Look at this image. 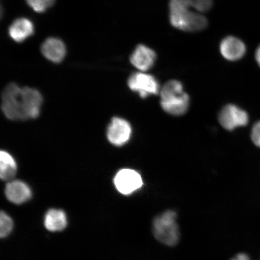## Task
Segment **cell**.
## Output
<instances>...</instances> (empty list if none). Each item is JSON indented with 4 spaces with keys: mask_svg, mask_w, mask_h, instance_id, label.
<instances>
[{
    "mask_svg": "<svg viewBox=\"0 0 260 260\" xmlns=\"http://www.w3.org/2000/svg\"><path fill=\"white\" fill-rule=\"evenodd\" d=\"M157 55L151 48L139 44L130 56V61L133 66L142 71L150 70L154 64Z\"/></svg>",
    "mask_w": 260,
    "mask_h": 260,
    "instance_id": "9",
    "label": "cell"
},
{
    "mask_svg": "<svg viewBox=\"0 0 260 260\" xmlns=\"http://www.w3.org/2000/svg\"><path fill=\"white\" fill-rule=\"evenodd\" d=\"M42 103L41 94L30 87L9 84L2 94L3 113L13 121H25L40 115Z\"/></svg>",
    "mask_w": 260,
    "mask_h": 260,
    "instance_id": "1",
    "label": "cell"
},
{
    "mask_svg": "<svg viewBox=\"0 0 260 260\" xmlns=\"http://www.w3.org/2000/svg\"><path fill=\"white\" fill-rule=\"evenodd\" d=\"M230 260H251L250 259L249 256L246 255V253H240L236 256H234L233 258Z\"/></svg>",
    "mask_w": 260,
    "mask_h": 260,
    "instance_id": "20",
    "label": "cell"
},
{
    "mask_svg": "<svg viewBox=\"0 0 260 260\" xmlns=\"http://www.w3.org/2000/svg\"><path fill=\"white\" fill-rule=\"evenodd\" d=\"M17 166L14 158L8 152L2 151L0 154V177L3 181H10L15 176Z\"/></svg>",
    "mask_w": 260,
    "mask_h": 260,
    "instance_id": "15",
    "label": "cell"
},
{
    "mask_svg": "<svg viewBox=\"0 0 260 260\" xmlns=\"http://www.w3.org/2000/svg\"><path fill=\"white\" fill-rule=\"evenodd\" d=\"M170 20L174 27L185 31L194 32L204 30L208 22L200 12L191 11L173 2L170 1Z\"/></svg>",
    "mask_w": 260,
    "mask_h": 260,
    "instance_id": "4",
    "label": "cell"
},
{
    "mask_svg": "<svg viewBox=\"0 0 260 260\" xmlns=\"http://www.w3.org/2000/svg\"><path fill=\"white\" fill-rule=\"evenodd\" d=\"M177 216L175 211L168 210L154 217L152 230L157 241L168 246L177 245L180 238Z\"/></svg>",
    "mask_w": 260,
    "mask_h": 260,
    "instance_id": "2",
    "label": "cell"
},
{
    "mask_svg": "<svg viewBox=\"0 0 260 260\" xmlns=\"http://www.w3.org/2000/svg\"><path fill=\"white\" fill-rule=\"evenodd\" d=\"M5 194L9 201L19 205L30 200L32 193L30 188L24 182L14 180L6 185Z\"/></svg>",
    "mask_w": 260,
    "mask_h": 260,
    "instance_id": "11",
    "label": "cell"
},
{
    "mask_svg": "<svg viewBox=\"0 0 260 260\" xmlns=\"http://www.w3.org/2000/svg\"><path fill=\"white\" fill-rule=\"evenodd\" d=\"M35 27L28 19L22 18L16 19L10 26L9 34L13 40L22 42L34 35Z\"/></svg>",
    "mask_w": 260,
    "mask_h": 260,
    "instance_id": "13",
    "label": "cell"
},
{
    "mask_svg": "<svg viewBox=\"0 0 260 260\" xmlns=\"http://www.w3.org/2000/svg\"><path fill=\"white\" fill-rule=\"evenodd\" d=\"M251 139L253 144L260 148V121L256 122L253 126Z\"/></svg>",
    "mask_w": 260,
    "mask_h": 260,
    "instance_id": "19",
    "label": "cell"
},
{
    "mask_svg": "<svg viewBox=\"0 0 260 260\" xmlns=\"http://www.w3.org/2000/svg\"><path fill=\"white\" fill-rule=\"evenodd\" d=\"M161 106L162 109L172 115L180 116L187 112L189 97L183 90L180 81L171 80L160 90Z\"/></svg>",
    "mask_w": 260,
    "mask_h": 260,
    "instance_id": "3",
    "label": "cell"
},
{
    "mask_svg": "<svg viewBox=\"0 0 260 260\" xmlns=\"http://www.w3.org/2000/svg\"><path fill=\"white\" fill-rule=\"evenodd\" d=\"M220 50L221 54L226 59L236 61L245 56L246 48L245 44L239 39L228 37L221 42Z\"/></svg>",
    "mask_w": 260,
    "mask_h": 260,
    "instance_id": "10",
    "label": "cell"
},
{
    "mask_svg": "<svg viewBox=\"0 0 260 260\" xmlns=\"http://www.w3.org/2000/svg\"><path fill=\"white\" fill-rule=\"evenodd\" d=\"M129 89L139 93L145 99L149 95H156L159 92L157 81L151 75L137 73L132 75L128 81Z\"/></svg>",
    "mask_w": 260,
    "mask_h": 260,
    "instance_id": "5",
    "label": "cell"
},
{
    "mask_svg": "<svg viewBox=\"0 0 260 260\" xmlns=\"http://www.w3.org/2000/svg\"><path fill=\"white\" fill-rule=\"evenodd\" d=\"M220 125L232 131L239 126H246L249 122L248 114L239 107L230 105L223 107L219 115Z\"/></svg>",
    "mask_w": 260,
    "mask_h": 260,
    "instance_id": "7",
    "label": "cell"
},
{
    "mask_svg": "<svg viewBox=\"0 0 260 260\" xmlns=\"http://www.w3.org/2000/svg\"><path fill=\"white\" fill-rule=\"evenodd\" d=\"M255 59L260 67V45L255 52Z\"/></svg>",
    "mask_w": 260,
    "mask_h": 260,
    "instance_id": "21",
    "label": "cell"
},
{
    "mask_svg": "<svg viewBox=\"0 0 260 260\" xmlns=\"http://www.w3.org/2000/svg\"><path fill=\"white\" fill-rule=\"evenodd\" d=\"M114 184L119 193L128 195L142 186V179L135 170L123 169L119 171L114 178Z\"/></svg>",
    "mask_w": 260,
    "mask_h": 260,
    "instance_id": "6",
    "label": "cell"
},
{
    "mask_svg": "<svg viewBox=\"0 0 260 260\" xmlns=\"http://www.w3.org/2000/svg\"><path fill=\"white\" fill-rule=\"evenodd\" d=\"M56 0H26L27 4L34 11L42 13L54 5Z\"/></svg>",
    "mask_w": 260,
    "mask_h": 260,
    "instance_id": "18",
    "label": "cell"
},
{
    "mask_svg": "<svg viewBox=\"0 0 260 260\" xmlns=\"http://www.w3.org/2000/svg\"><path fill=\"white\" fill-rule=\"evenodd\" d=\"M132 131L131 125L126 120L114 118L107 129V138L112 144L122 146L129 141Z\"/></svg>",
    "mask_w": 260,
    "mask_h": 260,
    "instance_id": "8",
    "label": "cell"
},
{
    "mask_svg": "<svg viewBox=\"0 0 260 260\" xmlns=\"http://www.w3.org/2000/svg\"><path fill=\"white\" fill-rule=\"evenodd\" d=\"M44 225L50 232H60L67 226V218L64 211L51 209L45 216Z\"/></svg>",
    "mask_w": 260,
    "mask_h": 260,
    "instance_id": "14",
    "label": "cell"
},
{
    "mask_svg": "<svg viewBox=\"0 0 260 260\" xmlns=\"http://www.w3.org/2000/svg\"><path fill=\"white\" fill-rule=\"evenodd\" d=\"M188 9H193L198 12L209 11L212 7L213 0H171Z\"/></svg>",
    "mask_w": 260,
    "mask_h": 260,
    "instance_id": "16",
    "label": "cell"
},
{
    "mask_svg": "<svg viewBox=\"0 0 260 260\" xmlns=\"http://www.w3.org/2000/svg\"><path fill=\"white\" fill-rule=\"evenodd\" d=\"M14 223L11 217L4 211H2L0 214V236L5 238L11 233Z\"/></svg>",
    "mask_w": 260,
    "mask_h": 260,
    "instance_id": "17",
    "label": "cell"
},
{
    "mask_svg": "<svg viewBox=\"0 0 260 260\" xmlns=\"http://www.w3.org/2000/svg\"><path fill=\"white\" fill-rule=\"evenodd\" d=\"M42 54L52 62L60 63L67 53L66 47L59 39L48 38L41 46Z\"/></svg>",
    "mask_w": 260,
    "mask_h": 260,
    "instance_id": "12",
    "label": "cell"
}]
</instances>
